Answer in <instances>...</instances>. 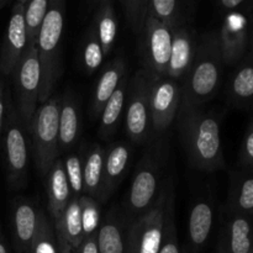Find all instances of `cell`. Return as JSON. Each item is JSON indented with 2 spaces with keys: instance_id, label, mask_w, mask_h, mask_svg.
<instances>
[{
  "instance_id": "26",
  "label": "cell",
  "mask_w": 253,
  "mask_h": 253,
  "mask_svg": "<svg viewBox=\"0 0 253 253\" xmlns=\"http://www.w3.org/2000/svg\"><path fill=\"white\" fill-rule=\"evenodd\" d=\"M227 210L230 214L253 216V172L244 170L232 175Z\"/></svg>"
},
{
  "instance_id": "42",
  "label": "cell",
  "mask_w": 253,
  "mask_h": 253,
  "mask_svg": "<svg viewBox=\"0 0 253 253\" xmlns=\"http://www.w3.org/2000/svg\"><path fill=\"white\" fill-rule=\"evenodd\" d=\"M246 56L249 57L250 59L253 62V34H252V37L250 39V44H249V51H247Z\"/></svg>"
},
{
  "instance_id": "23",
  "label": "cell",
  "mask_w": 253,
  "mask_h": 253,
  "mask_svg": "<svg viewBox=\"0 0 253 253\" xmlns=\"http://www.w3.org/2000/svg\"><path fill=\"white\" fill-rule=\"evenodd\" d=\"M214 207L208 199H199L192 205L188 219V240L193 252L207 245L214 226Z\"/></svg>"
},
{
  "instance_id": "20",
  "label": "cell",
  "mask_w": 253,
  "mask_h": 253,
  "mask_svg": "<svg viewBox=\"0 0 253 253\" xmlns=\"http://www.w3.org/2000/svg\"><path fill=\"white\" fill-rule=\"evenodd\" d=\"M227 103L237 109H253V62L247 56L239 62L226 86Z\"/></svg>"
},
{
  "instance_id": "31",
  "label": "cell",
  "mask_w": 253,
  "mask_h": 253,
  "mask_svg": "<svg viewBox=\"0 0 253 253\" xmlns=\"http://www.w3.org/2000/svg\"><path fill=\"white\" fill-rule=\"evenodd\" d=\"M49 0H30L25 7V22H26L27 46L36 43L40 27L48 10Z\"/></svg>"
},
{
  "instance_id": "16",
  "label": "cell",
  "mask_w": 253,
  "mask_h": 253,
  "mask_svg": "<svg viewBox=\"0 0 253 253\" xmlns=\"http://www.w3.org/2000/svg\"><path fill=\"white\" fill-rule=\"evenodd\" d=\"M131 160V147L126 142H115L105 150L103 173V189L100 204H104L114 194L127 173Z\"/></svg>"
},
{
  "instance_id": "11",
  "label": "cell",
  "mask_w": 253,
  "mask_h": 253,
  "mask_svg": "<svg viewBox=\"0 0 253 253\" xmlns=\"http://www.w3.org/2000/svg\"><path fill=\"white\" fill-rule=\"evenodd\" d=\"M180 105V84L169 77H152L150 90L152 137L166 132L177 118Z\"/></svg>"
},
{
  "instance_id": "6",
  "label": "cell",
  "mask_w": 253,
  "mask_h": 253,
  "mask_svg": "<svg viewBox=\"0 0 253 253\" xmlns=\"http://www.w3.org/2000/svg\"><path fill=\"white\" fill-rule=\"evenodd\" d=\"M12 100L21 124L29 133L31 120L39 105L41 67L37 44H29L11 73Z\"/></svg>"
},
{
  "instance_id": "19",
  "label": "cell",
  "mask_w": 253,
  "mask_h": 253,
  "mask_svg": "<svg viewBox=\"0 0 253 253\" xmlns=\"http://www.w3.org/2000/svg\"><path fill=\"white\" fill-rule=\"evenodd\" d=\"M58 127L59 153H66L76 146L81 136V109L72 91H66L61 96Z\"/></svg>"
},
{
  "instance_id": "35",
  "label": "cell",
  "mask_w": 253,
  "mask_h": 253,
  "mask_svg": "<svg viewBox=\"0 0 253 253\" xmlns=\"http://www.w3.org/2000/svg\"><path fill=\"white\" fill-rule=\"evenodd\" d=\"M175 10H177V0H151V6L147 15L168 26L177 27L178 21L175 19Z\"/></svg>"
},
{
  "instance_id": "17",
  "label": "cell",
  "mask_w": 253,
  "mask_h": 253,
  "mask_svg": "<svg viewBox=\"0 0 253 253\" xmlns=\"http://www.w3.org/2000/svg\"><path fill=\"white\" fill-rule=\"evenodd\" d=\"M217 253H251L253 251V216L230 214L219 240Z\"/></svg>"
},
{
  "instance_id": "15",
  "label": "cell",
  "mask_w": 253,
  "mask_h": 253,
  "mask_svg": "<svg viewBox=\"0 0 253 253\" xmlns=\"http://www.w3.org/2000/svg\"><path fill=\"white\" fill-rule=\"evenodd\" d=\"M217 36L225 66H234L244 59L250 44L246 20L244 17L240 15H230Z\"/></svg>"
},
{
  "instance_id": "13",
  "label": "cell",
  "mask_w": 253,
  "mask_h": 253,
  "mask_svg": "<svg viewBox=\"0 0 253 253\" xmlns=\"http://www.w3.org/2000/svg\"><path fill=\"white\" fill-rule=\"evenodd\" d=\"M27 48L26 22H25V5L17 2L12 10L6 35L0 51V76L6 78L21 59Z\"/></svg>"
},
{
  "instance_id": "7",
  "label": "cell",
  "mask_w": 253,
  "mask_h": 253,
  "mask_svg": "<svg viewBox=\"0 0 253 253\" xmlns=\"http://www.w3.org/2000/svg\"><path fill=\"white\" fill-rule=\"evenodd\" d=\"M152 74L145 68L138 69L128 82L125 125L128 138L135 145H143L152 137L150 90Z\"/></svg>"
},
{
  "instance_id": "1",
  "label": "cell",
  "mask_w": 253,
  "mask_h": 253,
  "mask_svg": "<svg viewBox=\"0 0 253 253\" xmlns=\"http://www.w3.org/2000/svg\"><path fill=\"white\" fill-rule=\"evenodd\" d=\"M178 131L190 166L202 172L224 169L220 116L200 108L179 109Z\"/></svg>"
},
{
  "instance_id": "2",
  "label": "cell",
  "mask_w": 253,
  "mask_h": 253,
  "mask_svg": "<svg viewBox=\"0 0 253 253\" xmlns=\"http://www.w3.org/2000/svg\"><path fill=\"white\" fill-rule=\"evenodd\" d=\"M224 66L217 34L204 35L198 42L194 61L183 78L179 109L200 108L212 100L221 85Z\"/></svg>"
},
{
  "instance_id": "33",
  "label": "cell",
  "mask_w": 253,
  "mask_h": 253,
  "mask_svg": "<svg viewBox=\"0 0 253 253\" xmlns=\"http://www.w3.org/2000/svg\"><path fill=\"white\" fill-rule=\"evenodd\" d=\"M63 160L64 170H66L67 179L71 188L72 197H82L84 194L83 183V163H82L81 153H72Z\"/></svg>"
},
{
  "instance_id": "24",
  "label": "cell",
  "mask_w": 253,
  "mask_h": 253,
  "mask_svg": "<svg viewBox=\"0 0 253 253\" xmlns=\"http://www.w3.org/2000/svg\"><path fill=\"white\" fill-rule=\"evenodd\" d=\"M126 224L120 210L111 209L100 221L96 242L100 253H126Z\"/></svg>"
},
{
  "instance_id": "21",
  "label": "cell",
  "mask_w": 253,
  "mask_h": 253,
  "mask_svg": "<svg viewBox=\"0 0 253 253\" xmlns=\"http://www.w3.org/2000/svg\"><path fill=\"white\" fill-rule=\"evenodd\" d=\"M126 76V62L121 56L116 57L109 62L103 69V73L96 82L93 98L90 103V115L93 119L100 116L101 110L105 106L106 101L110 99L116 90L120 82Z\"/></svg>"
},
{
  "instance_id": "12",
  "label": "cell",
  "mask_w": 253,
  "mask_h": 253,
  "mask_svg": "<svg viewBox=\"0 0 253 253\" xmlns=\"http://www.w3.org/2000/svg\"><path fill=\"white\" fill-rule=\"evenodd\" d=\"M39 205L26 198H15L10 205V229L15 253H30L39 224Z\"/></svg>"
},
{
  "instance_id": "27",
  "label": "cell",
  "mask_w": 253,
  "mask_h": 253,
  "mask_svg": "<svg viewBox=\"0 0 253 253\" xmlns=\"http://www.w3.org/2000/svg\"><path fill=\"white\" fill-rule=\"evenodd\" d=\"M56 232L59 236L66 240L67 244L77 251L81 246L84 239L83 231V220H82L81 203L79 198L72 197L66 211H64L63 219L58 227H56Z\"/></svg>"
},
{
  "instance_id": "10",
  "label": "cell",
  "mask_w": 253,
  "mask_h": 253,
  "mask_svg": "<svg viewBox=\"0 0 253 253\" xmlns=\"http://www.w3.org/2000/svg\"><path fill=\"white\" fill-rule=\"evenodd\" d=\"M174 29L150 15L146 17L141 31V57L145 64L143 68L147 69L153 77L167 76Z\"/></svg>"
},
{
  "instance_id": "9",
  "label": "cell",
  "mask_w": 253,
  "mask_h": 253,
  "mask_svg": "<svg viewBox=\"0 0 253 253\" xmlns=\"http://www.w3.org/2000/svg\"><path fill=\"white\" fill-rule=\"evenodd\" d=\"M160 177L158 161L153 156H145L126 195L125 212H123L126 224L137 219L155 204L160 194Z\"/></svg>"
},
{
  "instance_id": "44",
  "label": "cell",
  "mask_w": 253,
  "mask_h": 253,
  "mask_svg": "<svg viewBox=\"0 0 253 253\" xmlns=\"http://www.w3.org/2000/svg\"><path fill=\"white\" fill-rule=\"evenodd\" d=\"M1 5H2V2H1V1H0V6H1Z\"/></svg>"
},
{
  "instance_id": "14",
  "label": "cell",
  "mask_w": 253,
  "mask_h": 253,
  "mask_svg": "<svg viewBox=\"0 0 253 253\" xmlns=\"http://www.w3.org/2000/svg\"><path fill=\"white\" fill-rule=\"evenodd\" d=\"M43 180L46 185L49 219L53 222V226L56 229L61 224L64 211L72 199V192L62 158H57Z\"/></svg>"
},
{
  "instance_id": "39",
  "label": "cell",
  "mask_w": 253,
  "mask_h": 253,
  "mask_svg": "<svg viewBox=\"0 0 253 253\" xmlns=\"http://www.w3.org/2000/svg\"><path fill=\"white\" fill-rule=\"evenodd\" d=\"M57 239H58V242H59V249H61V253H77V251H74V250L72 249L68 244H67L66 240H64L62 236H59L58 234H57Z\"/></svg>"
},
{
  "instance_id": "25",
  "label": "cell",
  "mask_w": 253,
  "mask_h": 253,
  "mask_svg": "<svg viewBox=\"0 0 253 253\" xmlns=\"http://www.w3.org/2000/svg\"><path fill=\"white\" fill-rule=\"evenodd\" d=\"M128 93V79L124 77L123 81L118 85L113 95L106 101L105 106L101 110L100 124H99V137L103 140H109L118 131L119 124H120L121 116H123L124 109H125L126 100H127Z\"/></svg>"
},
{
  "instance_id": "4",
  "label": "cell",
  "mask_w": 253,
  "mask_h": 253,
  "mask_svg": "<svg viewBox=\"0 0 253 253\" xmlns=\"http://www.w3.org/2000/svg\"><path fill=\"white\" fill-rule=\"evenodd\" d=\"M0 140L4 152L7 187L12 192L24 189L27 184L29 173L30 141L29 133L25 130L15 108L11 89L7 94L6 114Z\"/></svg>"
},
{
  "instance_id": "28",
  "label": "cell",
  "mask_w": 253,
  "mask_h": 253,
  "mask_svg": "<svg viewBox=\"0 0 253 253\" xmlns=\"http://www.w3.org/2000/svg\"><path fill=\"white\" fill-rule=\"evenodd\" d=\"M167 197L165 203V215H163V232L162 242L158 253H180L179 242H178L177 226H175V194L172 180L166 184Z\"/></svg>"
},
{
  "instance_id": "41",
  "label": "cell",
  "mask_w": 253,
  "mask_h": 253,
  "mask_svg": "<svg viewBox=\"0 0 253 253\" xmlns=\"http://www.w3.org/2000/svg\"><path fill=\"white\" fill-rule=\"evenodd\" d=\"M244 0H221V4L224 5L226 9H234V7L239 6Z\"/></svg>"
},
{
  "instance_id": "30",
  "label": "cell",
  "mask_w": 253,
  "mask_h": 253,
  "mask_svg": "<svg viewBox=\"0 0 253 253\" xmlns=\"http://www.w3.org/2000/svg\"><path fill=\"white\" fill-rule=\"evenodd\" d=\"M94 31H95L99 42H100L104 56H108L113 49L116 34H118V24H116L111 7L106 6L99 12L96 27L94 29Z\"/></svg>"
},
{
  "instance_id": "38",
  "label": "cell",
  "mask_w": 253,
  "mask_h": 253,
  "mask_svg": "<svg viewBox=\"0 0 253 253\" xmlns=\"http://www.w3.org/2000/svg\"><path fill=\"white\" fill-rule=\"evenodd\" d=\"M77 253H100L99 252L98 242H96V235L84 237L81 246L77 250Z\"/></svg>"
},
{
  "instance_id": "3",
  "label": "cell",
  "mask_w": 253,
  "mask_h": 253,
  "mask_svg": "<svg viewBox=\"0 0 253 253\" xmlns=\"http://www.w3.org/2000/svg\"><path fill=\"white\" fill-rule=\"evenodd\" d=\"M64 27L63 0H49L39 35H37V51L41 67V83H40L39 103L43 104L52 96L56 84L62 74L61 43Z\"/></svg>"
},
{
  "instance_id": "43",
  "label": "cell",
  "mask_w": 253,
  "mask_h": 253,
  "mask_svg": "<svg viewBox=\"0 0 253 253\" xmlns=\"http://www.w3.org/2000/svg\"><path fill=\"white\" fill-rule=\"evenodd\" d=\"M25 1H26V0H19V2H22V4H24Z\"/></svg>"
},
{
  "instance_id": "46",
  "label": "cell",
  "mask_w": 253,
  "mask_h": 253,
  "mask_svg": "<svg viewBox=\"0 0 253 253\" xmlns=\"http://www.w3.org/2000/svg\"><path fill=\"white\" fill-rule=\"evenodd\" d=\"M251 253H253V251H252V252H251Z\"/></svg>"
},
{
  "instance_id": "5",
  "label": "cell",
  "mask_w": 253,
  "mask_h": 253,
  "mask_svg": "<svg viewBox=\"0 0 253 253\" xmlns=\"http://www.w3.org/2000/svg\"><path fill=\"white\" fill-rule=\"evenodd\" d=\"M59 106L61 96H51L37 106L30 125L32 155L42 179L46 178L53 163L59 158Z\"/></svg>"
},
{
  "instance_id": "34",
  "label": "cell",
  "mask_w": 253,
  "mask_h": 253,
  "mask_svg": "<svg viewBox=\"0 0 253 253\" xmlns=\"http://www.w3.org/2000/svg\"><path fill=\"white\" fill-rule=\"evenodd\" d=\"M79 203H81L84 237L90 236V235H96L99 225H100L101 221L99 203L85 194L79 197Z\"/></svg>"
},
{
  "instance_id": "29",
  "label": "cell",
  "mask_w": 253,
  "mask_h": 253,
  "mask_svg": "<svg viewBox=\"0 0 253 253\" xmlns=\"http://www.w3.org/2000/svg\"><path fill=\"white\" fill-rule=\"evenodd\" d=\"M30 253H61L53 222L43 209L40 208L39 224Z\"/></svg>"
},
{
  "instance_id": "22",
  "label": "cell",
  "mask_w": 253,
  "mask_h": 253,
  "mask_svg": "<svg viewBox=\"0 0 253 253\" xmlns=\"http://www.w3.org/2000/svg\"><path fill=\"white\" fill-rule=\"evenodd\" d=\"M81 155L82 163H83L84 194L93 198L99 203L101 189H103L105 148H103L98 143H90L82 147Z\"/></svg>"
},
{
  "instance_id": "36",
  "label": "cell",
  "mask_w": 253,
  "mask_h": 253,
  "mask_svg": "<svg viewBox=\"0 0 253 253\" xmlns=\"http://www.w3.org/2000/svg\"><path fill=\"white\" fill-rule=\"evenodd\" d=\"M240 163L244 170L253 172V119L247 127L240 151Z\"/></svg>"
},
{
  "instance_id": "40",
  "label": "cell",
  "mask_w": 253,
  "mask_h": 253,
  "mask_svg": "<svg viewBox=\"0 0 253 253\" xmlns=\"http://www.w3.org/2000/svg\"><path fill=\"white\" fill-rule=\"evenodd\" d=\"M0 253H10L9 246H7V242L5 240L4 232H2L1 222H0Z\"/></svg>"
},
{
  "instance_id": "37",
  "label": "cell",
  "mask_w": 253,
  "mask_h": 253,
  "mask_svg": "<svg viewBox=\"0 0 253 253\" xmlns=\"http://www.w3.org/2000/svg\"><path fill=\"white\" fill-rule=\"evenodd\" d=\"M10 86L6 84L4 77L0 76V137H1L2 126H4L5 114H6V101Z\"/></svg>"
},
{
  "instance_id": "8",
  "label": "cell",
  "mask_w": 253,
  "mask_h": 253,
  "mask_svg": "<svg viewBox=\"0 0 253 253\" xmlns=\"http://www.w3.org/2000/svg\"><path fill=\"white\" fill-rule=\"evenodd\" d=\"M167 187L163 185L155 204L126 229V253H158L162 242Z\"/></svg>"
},
{
  "instance_id": "45",
  "label": "cell",
  "mask_w": 253,
  "mask_h": 253,
  "mask_svg": "<svg viewBox=\"0 0 253 253\" xmlns=\"http://www.w3.org/2000/svg\"><path fill=\"white\" fill-rule=\"evenodd\" d=\"M100 1H104V0H100Z\"/></svg>"
},
{
  "instance_id": "18",
  "label": "cell",
  "mask_w": 253,
  "mask_h": 253,
  "mask_svg": "<svg viewBox=\"0 0 253 253\" xmlns=\"http://www.w3.org/2000/svg\"><path fill=\"white\" fill-rule=\"evenodd\" d=\"M198 42L194 32L189 27H175L173 31L167 77L177 82L184 78L197 54Z\"/></svg>"
},
{
  "instance_id": "32",
  "label": "cell",
  "mask_w": 253,
  "mask_h": 253,
  "mask_svg": "<svg viewBox=\"0 0 253 253\" xmlns=\"http://www.w3.org/2000/svg\"><path fill=\"white\" fill-rule=\"evenodd\" d=\"M104 53L101 49L100 42L96 36L94 29L89 31L86 36L85 44L83 47V53H82V61H83L84 71L86 74L91 76L94 72L98 71L104 61Z\"/></svg>"
}]
</instances>
